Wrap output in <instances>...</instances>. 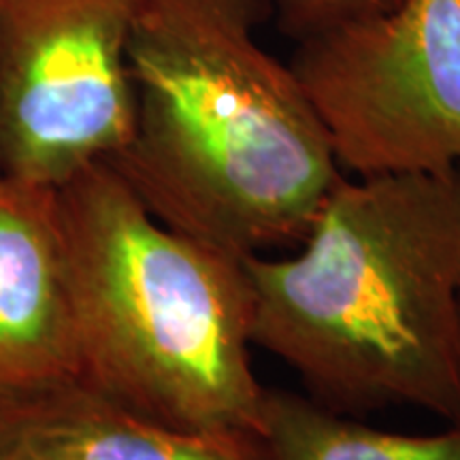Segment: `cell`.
<instances>
[{
  "instance_id": "obj_1",
  "label": "cell",
  "mask_w": 460,
  "mask_h": 460,
  "mask_svg": "<svg viewBox=\"0 0 460 460\" xmlns=\"http://www.w3.org/2000/svg\"><path fill=\"white\" fill-rule=\"evenodd\" d=\"M271 0H139L135 119L107 160L149 214L230 258L303 243L341 172L290 65L258 43Z\"/></svg>"
},
{
  "instance_id": "obj_2",
  "label": "cell",
  "mask_w": 460,
  "mask_h": 460,
  "mask_svg": "<svg viewBox=\"0 0 460 460\" xmlns=\"http://www.w3.org/2000/svg\"><path fill=\"white\" fill-rule=\"evenodd\" d=\"M303 243L241 261L252 343L332 411L460 422V166L339 177Z\"/></svg>"
},
{
  "instance_id": "obj_3",
  "label": "cell",
  "mask_w": 460,
  "mask_h": 460,
  "mask_svg": "<svg viewBox=\"0 0 460 460\" xmlns=\"http://www.w3.org/2000/svg\"><path fill=\"white\" fill-rule=\"evenodd\" d=\"M56 197L79 382L164 427L262 437L241 261L164 226L107 160Z\"/></svg>"
},
{
  "instance_id": "obj_4",
  "label": "cell",
  "mask_w": 460,
  "mask_h": 460,
  "mask_svg": "<svg viewBox=\"0 0 460 460\" xmlns=\"http://www.w3.org/2000/svg\"><path fill=\"white\" fill-rule=\"evenodd\" d=\"M290 68L358 177L460 166V0L394 7L296 41Z\"/></svg>"
},
{
  "instance_id": "obj_5",
  "label": "cell",
  "mask_w": 460,
  "mask_h": 460,
  "mask_svg": "<svg viewBox=\"0 0 460 460\" xmlns=\"http://www.w3.org/2000/svg\"><path fill=\"white\" fill-rule=\"evenodd\" d=\"M139 0H0V177L60 188L128 143Z\"/></svg>"
},
{
  "instance_id": "obj_6",
  "label": "cell",
  "mask_w": 460,
  "mask_h": 460,
  "mask_svg": "<svg viewBox=\"0 0 460 460\" xmlns=\"http://www.w3.org/2000/svg\"><path fill=\"white\" fill-rule=\"evenodd\" d=\"M79 373L71 271L56 188L0 177V393Z\"/></svg>"
},
{
  "instance_id": "obj_7",
  "label": "cell",
  "mask_w": 460,
  "mask_h": 460,
  "mask_svg": "<svg viewBox=\"0 0 460 460\" xmlns=\"http://www.w3.org/2000/svg\"><path fill=\"white\" fill-rule=\"evenodd\" d=\"M0 460H271L262 437L199 435L126 410L77 377L0 393Z\"/></svg>"
},
{
  "instance_id": "obj_8",
  "label": "cell",
  "mask_w": 460,
  "mask_h": 460,
  "mask_svg": "<svg viewBox=\"0 0 460 460\" xmlns=\"http://www.w3.org/2000/svg\"><path fill=\"white\" fill-rule=\"evenodd\" d=\"M437 435L371 429L312 396L264 390L262 441L271 460H460V422Z\"/></svg>"
},
{
  "instance_id": "obj_9",
  "label": "cell",
  "mask_w": 460,
  "mask_h": 460,
  "mask_svg": "<svg viewBox=\"0 0 460 460\" xmlns=\"http://www.w3.org/2000/svg\"><path fill=\"white\" fill-rule=\"evenodd\" d=\"M399 0H271L288 37L303 41L345 22L386 11Z\"/></svg>"
}]
</instances>
